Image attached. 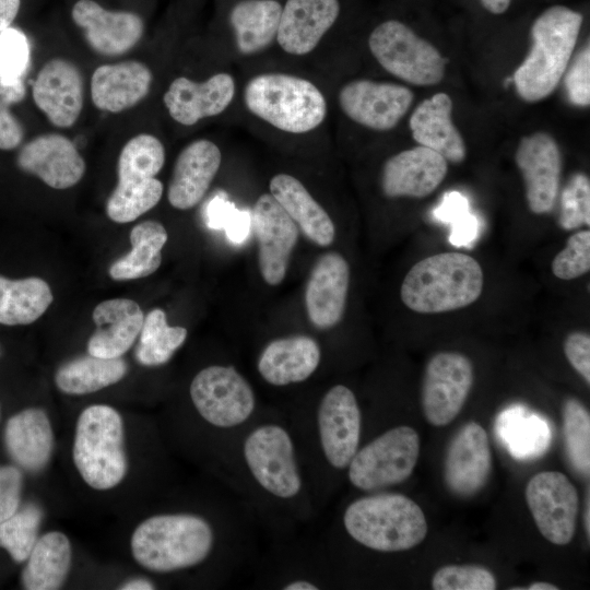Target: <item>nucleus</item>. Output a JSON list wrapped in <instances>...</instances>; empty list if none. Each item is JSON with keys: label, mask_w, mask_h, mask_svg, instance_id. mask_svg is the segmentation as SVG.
Listing matches in <instances>:
<instances>
[{"label": "nucleus", "mask_w": 590, "mask_h": 590, "mask_svg": "<svg viewBox=\"0 0 590 590\" xmlns=\"http://www.w3.org/2000/svg\"><path fill=\"white\" fill-rule=\"evenodd\" d=\"M222 479L258 526L278 540L320 512L284 413L261 412L219 456Z\"/></svg>", "instance_id": "1"}, {"label": "nucleus", "mask_w": 590, "mask_h": 590, "mask_svg": "<svg viewBox=\"0 0 590 590\" xmlns=\"http://www.w3.org/2000/svg\"><path fill=\"white\" fill-rule=\"evenodd\" d=\"M257 526L244 505L220 520L193 511L162 512L135 528L131 553L155 574L191 570L216 559L236 577L256 558Z\"/></svg>", "instance_id": "2"}, {"label": "nucleus", "mask_w": 590, "mask_h": 590, "mask_svg": "<svg viewBox=\"0 0 590 590\" xmlns=\"http://www.w3.org/2000/svg\"><path fill=\"white\" fill-rule=\"evenodd\" d=\"M310 481L319 510L346 475L362 445L363 413L354 391L335 384L307 408L284 413Z\"/></svg>", "instance_id": "3"}, {"label": "nucleus", "mask_w": 590, "mask_h": 590, "mask_svg": "<svg viewBox=\"0 0 590 590\" xmlns=\"http://www.w3.org/2000/svg\"><path fill=\"white\" fill-rule=\"evenodd\" d=\"M340 527L350 540L377 553L411 550L428 530L422 508L412 498L385 489L351 500L340 516Z\"/></svg>", "instance_id": "4"}, {"label": "nucleus", "mask_w": 590, "mask_h": 590, "mask_svg": "<svg viewBox=\"0 0 590 590\" xmlns=\"http://www.w3.org/2000/svg\"><path fill=\"white\" fill-rule=\"evenodd\" d=\"M484 274L477 260L449 251L426 257L405 274L400 297L418 314H440L464 308L479 299Z\"/></svg>", "instance_id": "5"}, {"label": "nucleus", "mask_w": 590, "mask_h": 590, "mask_svg": "<svg viewBox=\"0 0 590 590\" xmlns=\"http://www.w3.org/2000/svg\"><path fill=\"white\" fill-rule=\"evenodd\" d=\"M583 17L565 5L543 11L531 26L532 45L514 73L518 95L534 103L550 96L565 74Z\"/></svg>", "instance_id": "6"}, {"label": "nucleus", "mask_w": 590, "mask_h": 590, "mask_svg": "<svg viewBox=\"0 0 590 590\" xmlns=\"http://www.w3.org/2000/svg\"><path fill=\"white\" fill-rule=\"evenodd\" d=\"M189 398L199 421L213 433L216 459L262 410L252 386L234 365L200 369L190 381Z\"/></svg>", "instance_id": "7"}, {"label": "nucleus", "mask_w": 590, "mask_h": 590, "mask_svg": "<svg viewBox=\"0 0 590 590\" xmlns=\"http://www.w3.org/2000/svg\"><path fill=\"white\" fill-rule=\"evenodd\" d=\"M249 113L287 133L302 134L318 128L327 116V101L309 80L287 73H262L244 90Z\"/></svg>", "instance_id": "8"}, {"label": "nucleus", "mask_w": 590, "mask_h": 590, "mask_svg": "<svg viewBox=\"0 0 590 590\" xmlns=\"http://www.w3.org/2000/svg\"><path fill=\"white\" fill-rule=\"evenodd\" d=\"M74 465L92 488L106 491L125 479L128 460L121 415L106 404H93L79 415L72 447Z\"/></svg>", "instance_id": "9"}, {"label": "nucleus", "mask_w": 590, "mask_h": 590, "mask_svg": "<svg viewBox=\"0 0 590 590\" xmlns=\"http://www.w3.org/2000/svg\"><path fill=\"white\" fill-rule=\"evenodd\" d=\"M165 163L162 141L150 133L132 137L120 151L118 182L107 199V216L116 223H129L154 208L163 194L155 178Z\"/></svg>", "instance_id": "10"}, {"label": "nucleus", "mask_w": 590, "mask_h": 590, "mask_svg": "<svg viewBox=\"0 0 590 590\" xmlns=\"http://www.w3.org/2000/svg\"><path fill=\"white\" fill-rule=\"evenodd\" d=\"M420 456V437L408 425L391 426L361 445L346 471L354 488L378 492L408 480Z\"/></svg>", "instance_id": "11"}, {"label": "nucleus", "mask_w": 590, "mask_h": 590, "mask_svg": "<svg viewBox=\"0 0 590 590\" xmlns=\"http://www.w3.org/2000/svg\"><path fill=\"white\" fill-rule=\"evenodd\" d=\"M368 47L387 72L406 83L435 85L445 76L446 59L439 50L398 20L377 25Z\"/></svg>", "instance_id": "12"}, {"label": "nucleus", "mask_w": 590, "mask_h": 590, "mask_svg": "<svg viewBox=\"0 0 590 590\" xmlns=\"http://www.w3.org/2000/svg\"><path fill=\"white\" fill-rule=\"evenodd\" d=\"M474 380L470 358L459 352H439L426 364L422 382V408L433 426L451 423L461 412Z\"/></svg>", "instance_id": "13"}, {"label": "nucleus", "mask_w": 590, "mask_h": 590, "mask_svg": "<svg viewBox=\"0 0 590 590\" xmlns=\"http://www.w3.org/2000/svg\"><path fill=\"white\" fill-rule=\"evenodd\" d=\"M280 542L259 565V586L280 590H323L329 586L330 557L321 540Z\"/></svg>", "instance_id": "14"}, {"label": "nucleus", "mask_w": 590, "mask_h": 590, "mask_svg": "<svg viewBox=\"0 0 590 590\" xmlns=\"http://www.w3.org/2000/svg\"><path fill=\"white\" fill-rule=\"evenodd\" d=\"M526 502L540 533L551 543L571 542L579 508L578 493L562 472L543 471L526 486Z\"/></svg>", "instance_id": "15"}, {"label": "nucleus", "mask_w": 590, "mask_h": 590, "mask_svg": "<svg viewBox=\"0 0 590 590\" xmlns=\"http://www.w3.org/2000/svg\"><path fill=\"white\" fill-rule=\"evenodd\" d=\"M413 102L412 91L400 84L357 79L338 93L343 114L352 121L377 131L393 129Z\"/></svg>", "instance_id": "16"}, {"label": "nucleus", "mask_w": 590, "mask_h": 590, "mask_svg": "<svg viewBox=\"0 0 590 590\" xmlns=\"http://www.w3.org/2000/svg\"><path fill=\"white\" fill-rule=\"evenodd\" d=\"M251 229L258 243L259 270L264 282L275 286L285 278L298 226L271 193L261 194L251 211Z\"/></svg>", "instance_id": "17"}, {"label": "nucleus", "mask_w": 590, "mask_h": 590, "mask_svg": "<svg viewBox=\"0 0 590 590\" xmlns=\"http://www.w3.org/2000/svg\"><path fill=\"white\" fill-rule=\"evenodd\" d=\"M515 161L523 177L530 211L534 214L550 213L558 199L562 173L556 140L546 132L526 135L518 144Z\"/></svg>", "instance_id": "18"}, {"label": "nucleus", "mask_w": 590, "mask_h": 590, "mask_svg": "<svg viewBox=\"0 0 590 590\" xmlns=\"http://www.w3.org/2000/svg\"><path fill=\"white\" fill-rule=\"evenodd\" d=\"M492 453L486 430L476 422L463 425L450 440L444 461V481L459 497L479 493L487 483Z\"/></svg>", "instance_id": "19"}, {"label": "nucleus", "mask_w": 590, "mask_h": 590, "mask_svg": "<svg viewBox=\"0 0 590 590\" xmlns=\"http://www.w3.org/2000/svg\"><path fill=\"white\" fill-rule=\"evenodd\" d=\"M71 17L96 54L107 57L130 51L144 34L142 17L130 11L107 10L94 0H78Z\"/></svg>", "instance_id": "20"}, {"label": "nucleus", "mask_w": 590, "mask_h": 590, "mask_svg": "<svg viewBox=\"0 0 590 590\" xmlns=\"http://www.w3.org/2000/svg\"><path fill=\"white\" fill-rule=\"evenodd\" d=\"M79 68L68 59L52 58L39 70L32 85L37 108L58 128H70L84 104V84Z\"/></svg>", "instance_id": "21"}, {"label": "nucleus", "mask_w": 590, "mask_h": 590, "mask_svg": "<svg viewBox=\"0 0 590 590\" xmlns=\"http://www.w3.org/2000/svg\"><path fill=\"white\" fill-rule=\"evenodd\" d=\"M235 93V79L227 72L215 73L202 82L178 76L164 93L163 103L176 122L189 127L225 111Z\"/></svg>", "instance_id": "22"}, {"label": "nucleus", "mask_w": 590, "mask_h": 590, "mask_svg": "<svg viewBox=\"0 0 590 590\" xmlns=\"http://www.w3.org/2000/svg\"><path fill=\"white\" fill-rule=\"evenodd\" d=\"M16 163L23 172L59 190L75 186L86 168L74 142L59 133L40 134L25 143Z\"/></svg>", "instance_id": "23"}, {"label": "nucleus", "mask_w": 590, "mask_h": 590, "mask_svg": "<svg viewBox=\"0 0 590 590\" xmlns=\"http://www.w3.org/2000/svg\"><path fill=\"white\" fill-rule=\"evenodd\" d=\"M448 172L439 153L418 145L389 157L381 169L380 185L388 198H424L434 192Z\"/></svg>", "instance_id": "24"}, {"label": "nucleus", "mask_w": 590, "mask_h": 590, "mask_svg": "<svg viewBox=\"0 0 590 590\" xmlns=\"http://www.w3.org/2000/svg\"><path fill=\"white\" fill-rule=\"evenodd\" d=\"M350 285V267L335 251L323 253L314 264L305 291V305L314 327L327 330L342 319Z\"/></svg>", "instance_id": "25"}, {"label": "nucleus", "mask_w": 590, "mask_h": 590, "mask_svg": "<svg viewBox=\"0 0 590 590\" xmlns=\"http://www.w3.org/2000/svg\"><path fill=\"white\" fill-rule=\"evenodd\" d=\"M321 361V346L312 337L293 334L274 339L260 351L257 371L268 385L282 388L307 381Z\"/></svg>", "instance_id": "26"}, {"label": "nucleus", "mask_w": 590, "mask_h": 590, "mask_svg": "<svg viewBox=\"0 0 590 590\" xmlns=\"http://www.w3.org/2000/svg\"><path fill=\"white\" fill-rule=\"evenodd\" d=\"M222 163L216 143L198 139L177 155L167 189V199L177 210L196 206L205 196Z\"/></svg>", "instance_id": "27"}, {"label": "nucleus", "mask_w": 590, "mask_h": 590, "mask_svg": "<svg viewBox=\"0 0 590 590\" xmlns=\"http://www.w3.org/2000/svg\"><path fill=\"white\" fill-rule=\"evenodd\" d=\"M339 14V0H286L275 40L290 55H308L333 26Z\"/></svg>", "instance_id": "28"}, {"label": "nucleus", "mask_w": 590, "mask_h": 590, "mask_svg": "<svg viewBox=\"0 0 590 590\" xmlns=\"http://www.w3.org/2000/svg\"><path fill=\"white\" fill-rule=\"evenodd\" d=\"M152 81L151 69L138 60L102 64L91 76V98L97 109L118 114L143 101Z\"/></svg>", "instance_id": "29"}, {"label": "nucleus", "mask_w": 590, "mask_h": 590, "mask_svg": "<svg viewBox=\"0 0 590 590\" xmlns=\"http://www.w3.org/2000/svg\"><path fill=\"white\" fill-rule=\"evenodd\" d=\"M95 332L87 342L88 354L121 357L140 334L144 315L134 300L113 298L99 303L93 310Z\"/></svg>", "instance_id": "30"}, {"label": "nucleus", "mask_w": 590, "mask_h": 590, "mask_svg": "<svg viewBox=\"0 0 590 590\" xmlns=\"http://www.w3.org/2000/svg\"><path fill=\"white\" fill-rule=\"evenodd\" d=\"M451 115L452 99L440 92L424 99L413 110L409 126L418 145L439 153L447 162L459 164L464 161L467 150Z\"/></svg>", "instance_id": "31"}, {"label": "nucleus", "mask_w": 590, "mask_h": 590, "mask_svg": "<svg viewBox=\"0 0 590 590\" xmlns=\"http://www.w3.org/2000/svg\"><path fill=\"white\" fill-rule=\"evenodd\" d=\"M4 445L17 467L39 472L54 450V432L47 413L39 408L25 409L11 416L4 428Z\"/></svg>", "instance_id": "32"}, {"label": "nucleus", "mask_w": 590, "mask_h": 590, "mask_svg": "<svg viewBox=\"0 0 590 590\" xmlns=\"http://www.w3.org/2000/svg\"><path fill=\"white\" fill-rule=\"evenodd\" d=\"M269 189L309 240L320 247L333 243L335 227L330 215L297 178L284 173L276 174L271 178Z\"/></svg>", "instance_id": "33"}, {"label": "nucleus", "mask_w": 590, "mask_h": 590, "mask_svg": "<svg viewBox=\"0 0 590 590\" xmlns=\"http://www.w3.org/2000/svg\"><path fill=\"white\" fill-rule=\"evenodd\" d=\"M282 4L278 0H240L229 12L237 50L244 56L267 49L275 39Z\"/></svg>", "instance_id": "34"}, {"label": "nucleus", "mask_w": 590, "mask_h": 590, "mask_svg": "<svg viewBox=\"0 0 590 590\" xmlns=\"http://www.w3.org/2000/svg\"><path fill=\"white\" fill-rule=\"evenodd\" d=\"M26 560L22 571V583L25 589H59L71 567V543L62 532H47L37 539Z\"/></svg>", "instance_id": "35"}, {"label": "nucleus", "mask_w": 590, "mask_h": 590, "mask_svg": "<svg viewBox=\"0 0 590 590\" xmlns=\"http://www.w3.org/2000/svg\"><path fill=\"white\" fill-rule=\"evenodd\" d=\"M127 371L128 365L121 357L104 358L90 354L61 365L55 374V382L63 393L81 396L117 384Z\"/></svg>", "instance_id": "36"}, {"label": "nucleus", "mask_w": 590, "mask_h": 590, "mask_svg": "<svg viewBox=\"0 0 590 590\" xmlns=\"http://www.w3.org/2000/svg\"><path fill=\"white\" fill-rule=\"evenodd\" d=\"M54 296L40 278L9 280L0 275V323L30 324L48 309Z\"/></svg>", "instance_id": "37"}, {"label": "nucleus", "mask_w": 590, "mask_h": 590, "mask_svg": "<svg viewBox=\"0 0 590 590\" xmlns=\"http://www.w3.org/2000/svg\"><path fill=\"white\" fill-rule=\"evenodd\" d=\"M168 235L163 224L145 221L135 225L130 233L132 249L109 267V275L116 281L145 278L154 273L162 263V248Z\"/></svg>", "instance_id": "38"}, {"label": "nucleus", "mask_w": 590, "mask_h": 590, "mask_svg": "<svg viewBox=\"0 0 590 590\" xmlns=\"http://www.w3.org/2000/svg\"><path fill=\"white\" fill-rule=\"evenodd\" d=\"M187 334L184 327L168 326L164 310L155 308L144 317L135 357L144 366L164 365L185 343Z\"/></svg>", "instance_id": "39"}, {"label": "nucleus", "mask_w": 590, "mask_h": 590, "mask_svg": "<svg viewBox=\"0 0 590 590\" xmlns=\"http://www.w3.org/2000/svg\"><path fill=\"white\" fill-rule=\"evenodd\" d=\"M565 449L574 470L585 477L590 474V415L585 405L569 398L563 405Z\"/></svg>", "instance_id": "40"}, {"label": "nucleus", "mask_w": 590, "mask_h": 590, "mask_svg": "<svg viewBox=\"0 0 590 590\" xmlns=\"http://www.w3.org/2000/svg\"><path fill=\"white\" fill-rule=\"evenodd\" d=\"M43 519L39 506L28 503L0 522V547L17 563L30 556L37 539Z\"/></svg>", "instance_id": "41"}, {"label": "nucleus", "mask_w": 590, "mask_h": 590, "mask_svg": "<svg viewBox=\"0 0 590 590\" xmlns=\"http://www.w3.org/2000/svg\"><path fill=\"white\" fill-rule=\"evenodd\" d=\"M559 226L566 231L590 225V181L577 173L560 192Z\"/></svg>", "instance_id": "42"}, {"label": "nucleus", "mask_w": 590, "mask_h": 590, "mask_svg": "<svg viewBox=\"0 0 590 590\" xmlns=\"http://www.w3.org/2000/svg\"><path fill=\"white\" fill-rule=\"evenodd\" d=\"M434 590H494L497 580L494 574L480 565H447L433 576Z\"/></svg>", "instance_id": "43"}, {"label": "nucleus", "mask_w": 590, "mask_h": 590, "mask_svg": "<svg viewBox=\"0 0 590 590\" xmlns=\"http://www.w3.org/2000/svg\"><path fill=\"white\" fill-rule=\"evenodd\" d=\"M551 269L560 280L569 281L590 270V231L583 229L570 235L566 246L554 257Z\"/></svg>", "instance_id": "44"}, {"label": "nucleus", "mask_w": 590, "mask_h": 590, "mask_svg": "<svg viewBox=\"0 0 590 590\" xmlns=\"http://www.w3.org/2000/svg\"><path fill=\"white\" fill-rule=\"evenodd\" d=\"M30 45L23 32L8 27L0 33V82L23 80L30 63Z\"/></svg>", "instance_id": "45"}, {"label": "nucleus", "mask_w": 590, "mask_h": 590, "mask_svg": "<svg viewBox=\"0 0 590 590\" xmlns=\"http://www.w3.org/2000/svg\"><path fill=\"white\" fill-rule=\"evenodd\" d=\"M505 436L514 453L531 456L542 451L548 440L545 424L536 417H511L505 421Z\"/></svg>", "instance_id": "46"}, {"label": "nucleus", "mask_w": 590, "mask_h": 590, "mask_svg": "<svg viewBox=\"0 0 590 590\" xmlns=\"http://www.w3.org/2000/svg\"><path fill=\"white\" fill-rule=\"evenodd\" d=\"M25 92L23 80L12 83L0 82V150H13L23 140V126L10 108L24 98Z\"/></svg>", "instance_id": "47"}, {"label": "nucleus", "mask_w": 590, "mask_h": 590, "mask_svg": "<svg viewBox=\"0 0 590 590\" xmlns=\"http://www.w3.org/2000/svg\"><path fill=\"white\" fill-rule=\"evenodd\" d=\"M565 88L569 101L577 106L590 104V48L585 46L566 70Z\"/></svg>", "instance_id": "48"}, {"label": "nucleus", "mask_w": 590, "mask_h": 590, "mask_svg": "<svg viewBox=\"0 0 590 590\" xmlns=\"http://www.w3.org/2000/svg\"><path fill=\"white\" fill-rule=\"evenodd\" d=\"M23 476L15 465H0V522L12 516L21 503Z\"/></svg>", "instance_id": "49"}, {"label": "nucleus", "mask_w": 590, "mask_h": 590, "mask_svg": "<svg viewBox=\"0 0 590 590\" xmlns=\"http://www.w3.org/2000/svg\"><path fill=\"white\" fill-rule=\"evenodd\" d=\"M564 353L573 368L590 384V337L583 331L570 332L564 341Z\"/></svg>", "instance_id": "50"}, {"label": "nucleus", "mask_w": 590, "mask_h": 590, "mask_svg": "<svg viewBox=\"0 0 590 590\" xmlns=\"http://www.w3.org/2000/svg\"><path fill=\"white\" fill-rule=\"evenodd\" d=\"M223 228L229 241L241 244L251 229V217L247 212H229Z\"/></svg>", "instance_id": "51"}, {"label": "nucleus", "mask_w": 590, "mask_h": 590, "mask_svg": "<svg viewBox=\"0 0 590 590\" xmlns=\"http://www.w3.org/2000/svg\"><path fill=\"white\" fill-rule=\"evenodd\" d=\"M21 0H0V33L10 27L16 17Z\"/></svg>", "instance_id": "52"}, {"label": "nucleus", "mask_w": 590, "mask_h": 590, "mask_svg": "<svg viewBox=\"0 0 590 590\" xmlns=\"http://www.w3.org/2000/svg\"><path fill=\"white\" fill-rule=\"evenodd\" d=\"M120 589L122 590H152L155 585L146 578H134L125 582Z\"/></svg>", "instance_id": "53"}, {"label": "nucleus", "mask_w": 590, "mask_h": 590, "mask_svg": "<svg viewBox=\"0 0 590 590\" xmlns=\"http://www.w3.org/2000/svg\"><path fill=\"white\" fill-rule=\"evenodd\" d=\"M482 5L493 14L504 13L510 5L511 0H480Z\"/></svg>", "instance_id": "54"}, {"label": "nucleus", "mask_w": 590, "mask_h": 590, "mask_svg": "<svg viewBox=\"0 0 590 590\" xmlns=\"http://www.w3.org/2000/svg\"><path fill=\"white\" fill-rule=\"evenodd\" d=\"M589 503H590V497H589V489H588L586 505H585V514H583L585 530H586L588 539H590V504Z\"/></svg>", "instance_id": "55"}, {"label": "nucleus", "mask_w": 590, "mask_h": 590, "mask_svg": "<svg viewBox=\"0 0 590 590\" xmlns=\"http://www.w3.org/2000/svg\"><path fill=\"white\" fill-rule=\"evenodd\" d=\"M529 590H557L558 587L545 581H536L531 583L528 588Z\"/></svg>", "instance_id": "56"}]
</instances>
